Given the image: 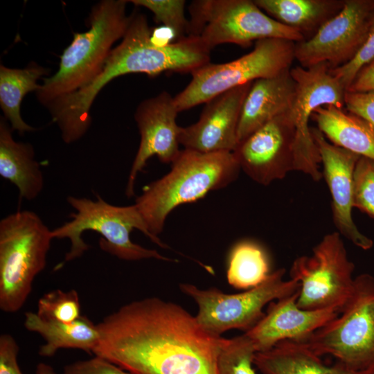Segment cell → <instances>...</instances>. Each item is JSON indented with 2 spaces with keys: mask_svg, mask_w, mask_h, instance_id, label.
I'll list each match as a JSON object with an SVG mask.
<instances>
[{
  "mask_svg": "<svg viewBox=\"0 0 374 374\" xmlns=\"http://www.w3.org/2000/svg\"><path fill=\"white\" fill-rule=\"evenodd\" d=\"M97 327L93 354L132 374H217L227 341L181 306L157 297L125 304Z\"/></svg>",
  "mask_w": 374,
  "mask_h": 374,
  "instance_id": "cell-1",
  "label": "cell"
},
{
  "mask_svg": "<svg viewBox=\"0 0 374 374\" xmlns=\"http://www.w3.org/2000/svg\"><path fill=\"white\" fill-rule=\"evenodd\" d=\"M146 17L131 16L122 42L110 52L99 74L73 92L70 100L81 112H88L99 91L116 77L132 73L155 76L165 71L192 73L210 62L211 50L199 37L188 36L168 44H158Z\"/></svg>",
  "mask_w": 374,
  "mask_h": 374,
  "instance_id": "cell-2",
  "label": "cell"
},
{
  "mask_svg": "<svg viewBox=\"0 0 374 374\" xmlns=\"http://www.w3.org/2000/svg\"><path fill=\"white\" fill-rule=\"evenodd\" d=\"M171 166L168 174L143 188L134 203L157 239L172 210L227 186L240 170L233 152L202 153L184 149Z\"/></svg>",
  "mask_w": 374,
  "mask_h": 374,
  "instance_id": "cell-3",
  "label": "cell"
},
{
  "mask_svg": "<svg viewBox=\"0 0 374 374\" xmlns=\"http://www.w3.org/2000/svg\"><path fill=\"white\" fill-rule=\"evenodd\" d=\"M67 202L75 210V213L70 215L71 220L51 230L53 239L67 238L71 242L69 251L56 269L62 267L64 263L81 257L89 249V246L82 238V233L87 231L98 232L101 235L99 241L100 249L120 259L139 260L154 258L177 261L163 256L155 249L145 248L131 240L130 233L136 229L161 248L168 247L149 232L134 204L114 206L98 195L96 200L69 196Z\"/></svg>",
  "mask_w": 374,
  "mask_h": 374,
  "instance_id": "cell-4",
  "label": "cell"
},
{
  "mask_svg": "<svg viewBox=\"0 0 374 374\" xmlns=\"http://www.w3.org/2000/svg\"><path fill=\"white\" fill-rule=\"evenodd\" d=\"M128 1L106 0L93 8L90 28L74 34L64 51L57 73L45 78L36 93L39 101L49 105L89 83L103 69L113 44L123 38L131 16L126 15Z\"/></svg>",
  "mask_w": 374,
  "mask_h": 374,
  "instance_id": "cell-5",
  "label": "cell"
},
{
  "mask_svg": "<svg viewBox=\"0 0 374 374\" xmlns=\"http://www.w3.org/2000/svg\"><path fill=\"white\" fill-rule=\"evenodd\" d=\"M51 230L34 212L18 211L0 222V308L15 312L24 305L35 276L46 265Z\"/></svg>",
  "mask_w": 374,
  "mask_h": 374,
  "instance_id": "cell-6",
  "label": "cell"
},
{
  "mask_svg": "<svg viewBox=\"0 0 374 374\" xmlns=\"http://www.w3.org/2000/svg\"><path fill=\"white\" fill-rule=\"evenodd\" d=\"M188 10V36L199 37L211 51L223 44L247 47L265 39L304 40L298 31L267 15L254 0H197Z\"/></svg>",
  "mask_w": 374,
  "mask_h": 374,
  "instance_id": "cell-7",
  "label": "cell"
},
{
  "mask_svg": "<svg viewBox=\"0 0 374 374\" xmlns=\"http://www.w3.org/2000/svg\"><path fill=\"white\" fill-rule=\"evenodd\" d=\"M319 355H330L355 371L374 368V277L355 278L352 294L338 315L305 341Z\"/></svg>",
  "mask_w": 374,
  "mask_h": 374,
  "instance_id": "cell-8",
  "label": "cell"
},
{
  "mask_svg": "<svg viewBox=\"0 0 374 374\" xmlns=\"http://www.w3.org/2000/svg\"><path fill=\"white\" fill-rule=\"evenodd\" d=\"M295 43L283 39L258 40L251 52L236 60L209 62L196 69L188 84L174 97L177 110H187L240 85L290 69L295 60Z\"/></svg>",
  "mask_w": 374,
  "mask_h": 374,
  "instance_id": "cell-9",
  "label": "cell"
},
{
  "mask_svg": "<svg viewBox=\"0 0 374 374\" xmlns=\"http://www.w3.org/2000/svg\"><path fill=\"white\" fill-rule=\"evenodd\" d=\"M285 274L284 268L278 269L259 285L233 294L214 287L201 290L188 283L180 284L179 288L197 304L195 317L199 324L209 333L221 336L231 329L246 332L264 317L267 304L299 291V283L285 280Z\"/></svg>",
  "mask_w": 374,
  "mask_h": 374,
  "instance_id": "cell-10",
  "label": "cell"
},
{
  "mask_svg": "<svg viewBox=\"0 0 374 374\" xmlns=\"http://www.w3.org/2000/svg\"><path fill=\"white\" fill-rule=\"evenodd\" d=\"M354 269L340 234L326 235L312 249V255L296 258L291 266L290 278L300 284L298 306L341 310L353 290Z\"/></svg>",
  "mask_w": 374,
  "mask_h": 374,
  "instance_id": "cell-11",
  "label": "cell"
},
{
  "mask_svg": "<svg viewBox=\"0 0 374 374\" xmlns=\"http://www.w3.org/2000/svg\"><path fill=\"white\" fill-rule=\"evenodd\" d=\"M326 64L310 68L296 66L290 73L296 82V96L290 110L294 127V170L301 171L319 181L321 157L309 126L314 111L321 106L332 105L344 108L346 89L332 75Z\"/></svg>",
  "mask_w": 374,
  "mask_h": 374,
  "instance_id": "cell-12",
  "label": "cell"
},
{
  "mask_svg": "<svg viewBox=\"0 0 374 374\" xmlns=\"http://www.w3.org/2000/svg\"><path fill=\"white\" fill-rule=\"evenodd\" d=\"M373 23L374 0H345L341 10L312 38L295 43V60L303 68L343 66L355 56Z\"/></svg>",
  "mask_w": 374,
  "mask_h": 374,
  "instance_id": "cell-13",
  "label": "cell"
},
{
  "mask_svg": "<svg viewBox=\"0 0 374 374\" xmlns=\"http://www.w3.org/2000/svg\"><path fill=\"white\" fill-rule=\"evenodd\" d=\"M294 136L289 111L259 127L233 152L240 169L254 181L267 186L294 170Z\"/></svg>",
  "mask_w": 374,
  "mask_h": 374,
  "instance_id": "cell-14",
  "label": "cell"
},
{
  "mask_svg": "<svg viewBox=\"0 0 374 374\" xmlns=\"http://www.w3.org/2000/svg\"><path fill=\"white\" fill-rule=\"evenodd\" d=\"M178 113L174 97L166 91L138 106L134 118L141 141L127 179L125 195L128 198L134 196L137 175L150 157L157 156L162 163H172L179 154L181 127L177 123Z\"/></svg>",
  "mask_w": 374,
  "mask_h": 374,
  "instance_id": "cell-15",
  "label": "cell"
},
{
  "mask_svg": "<svg viewBox=\"0 0 374 374\" xmlns=\"http://www.w3.org/2000/svg\"><path fill=\"white\" fill-rule=\"evenodd\" d=\"M252 82L229 89L205 103L198 121L181 127L180 145L202 153L233 152L238 144L242 107Z\"/></svg>",
  "mask_w": 374,
  "mask_h": 374,
  "instance_id": "cell-16",
  "label": "cell"
},
{
  "mask_svg": "<svg viewBox=\"0 0 374 374\" xmlns=\"http://www.w3.org/2000/svg\"><path fill=\"white\" fill-rule=\"evenodd\" d=\"M311 133L331 194L332 220L338 233L363 250L371 249L373 240L359 231L352 217L354 171L361 156L333 145L317 128H311Z\"/></svg>",
  "mask_w": 374,
  "mask_h": 374,
  "instance_id": "cell-17",
  "label": "cell"
},
{
  "mask_svg": "<svg viewBox=\"0 0 374 374\" xmlns=\"http://www.w3.org/2000/svg\"><path fill=\"white\" fill-rule=\"evenodd\" d=\"M299 291L271 302L264 317L244 334L257 352L267 351L283 341H305L335 319V308L305 310L297 305Z\"/></svg>",
  "mask_w": 374,
  "mask_h": 374,
  "instance_id": "cell-18",
  "label": "cell"
},
{
  "mask_svg": "<svg viewBox=\"0 0 374 374\" xmlns=\"http://www.w3.org/2000/svg\"><path fill=\"white\" fill-rule=\"evenodd\" d=\"M290 69L252 82L242 107L238 143L269 121L291 109L296 86Z\"/></svg>",
  "mask_w": 374,
  "mask_h": 374,
  "instance_id": "cell-19",
  "label": "cell"
},
{
  "mask_svg": "<svg viewBox=\"0 0 374 374\" xmlns=\"http://www.w3.org/2000/svg\"><path fill=\"white\" fill-rule=\"evenodd\" d=\"M253 364L262 374H374V368L355 371L339 362L326 364L305 342L290 340L257 352Z\"/></svg>",
  "mask_w": 374,
  "mask_h": 374,
  "instance_id": "cell-20",
  "label": "cell"
},
{
  "mask_svg": "<svg viewBox=\"0 0 374 374\" xmlns=\"http://www.w3.org/2000/svg\"><path fill=\"white\" fill-rule=\"evenodd\" d=\"M311 119L333 145L374 161V125L332 105L317 107Z\"/></svg>",
  "mask_w": 374,
  "mask_h": 374,
  "instance_id": "cell-21",
  "label": "cell"
},
{
  "mask_svg": "<svg viewBox=\"0 0 374 374\" xmlns=\"http://www.w3.org/2000/svg\"><path fill=\"white\" fill-rule=\"evenodd\" d=\"M12 130L4 120H1L0 175L18 188L20 199L33 200L43 189V174L34 159L33 147L15 141Z\"/></svg>",
  "mask_w": 374,
  "mask_h": 374,
  "instance_id": "cell-22",
  "label": "cell"
},
{
  "mask_svg": "<svg viewBox=\"0 0 374 374\" xmlns=\"http://www.w3.org/2000/svg\"><path fill=\"white\" fill-rule=\"evenodd\" d=\"M24 324L28 330L38 333L44 339L45 344L39 350L42 357H51L62 348L80 349L93 353L100 339L97 325L85 316L72 323H64L28 312Z\"/></svg>",
  "mask_w": 374,
  "mask_h": 374,
  "instance_id": "cell-23",
  "label": "cell"
},
{
  "mask_svg": "<svg viewBox=\"0 0 374 374\" xmlns=\"http://www.w3.org/2000/svg\"><path fill=\"white\" fill-rule=\"evenodd\" d=\"M345 0H254L271 18L298 31L305 40L343 8Z\"/></svg>",
  "mask_w": 374,
  "mask_h": 374,
  "instance_id": "cell-24",
  "label": "cell"
},
{
  "mask_svg": "<svg viewBox=\"0 0 374 374\" xmlns=\"http://www.w3.org/2000/svg\"><path fill=\"white\" fill-rule=\"evenodd\" d=\"M46 73V69L35 64L23 69L1 65L0 104L12 130L21 134L35 130L21 117L20 105L27 93L39 89L41 85L37 84V80Z\"/></svg>",
  "mask_w": 374,
  "mask_h": 374,
  "instance_id": "cell-25",
  "label": "cell"
},
{
  "mask_svg": "<svg viewBox=\"0 0 374 374\" xmlns=\"http://www.w3.org/2000/svg\"><path fill=\"white\" fill-rule=\"evenodd\" d=\"M270 271V261L265 249L252 240H242L231 249L226 278L237 289L249 290L264 282Z\"/></svg>",
  "mask_w": 374,
  "mask_h": 374,
  "instance_id": "cell-26",
  "label": "cell"
},
{
  "mask_svg": "<svg viewBox=\"0 0 374 374\" xmlns=\"http://www.w3.org/2000/svg\"><path fill=\"white\" fill-rule=\"evenodd\" d=\"M256 353L251 341L244 333L227 339L219 355L217 374H256L253 368Z\"/></svg>",
  "mask_w": 374,
  "mask_h": 374,
  "instance_id": "cell-27",
  "label": "cell"
},
{
  "mask_svg": "<svg viewBox=\"0 0 374 374\" xmlns=\"http://www.w3.org/2000/svg\"><path fill=\"white\" fill-rule=\"evenodd\" d=\"M79 296L75 290H55L44 294L38 301L37 314L41 317L72 323L81 317Z\"/></svg>",
  "mask_w": 374,
  "mask_h": 374,
  "instance_id": "cell-28",
  "label": "cell"
},
{
  "mask_svg": "<svg viewBox=\"0 0 374 374\" xmlns=\"http://www.w3.org/2000/svg\"><path fill=\"white\" fill-rule=\"evenodd\" d=\"M137 6L150 10L157 23L162 24L174 35L175 41L188 36L189 21L185 17L184 0H132Z\"/></svg>",
  "mask_w": 374,
  "mask_h": 374,
  "instance_id": "cell-29",
  "label": "cell"
},
{
  "mask_svg": "<svg viewBox=\"0 0 374 374\" xmlns=\"http://www.w3.org/2000/svg\"><path fill=\"white\" fill-rule=\"evenodd\" d=\"M353 207L374 218V161L364 157L354 171Z\"/></svg>",
  "mask_w": 374,
  "mask_h": 374,
  "instance_id": "cell-30",
  "label": "cell"
},
{
  "mask_svg": "<svg viewBox=\"0 0 374 374\" xmlns=\"http://www.w3.org/2000/svg\"><path fill=\"white\" fill-rule=\"evenodd\" d=\"M374 59V23L368 35L355 55L348 63L343 66L330 69L334 75L342 84L346 90L350 85L358 72Z\"/></svg>",
  "mask_w": 374,
  "mask_h": 374,
  "instance_id": "cell-31",
  "label": "cell"
},
{
  "mask_svg": "<svg viewBox=\"0 0 374 374\" xmlns=\"http://www.w3.org/2000/svg\"><path fill=\"white\" fill-rule=\"evenodd\" d=\"M62 374H132L114 363L95 355L80 360L64 367Z\"/></svg>",
  "mask_w": 374,
  "mask_h": 374,
  "instance_id": "cell-32",
  "label": "cell"
},
{
  "mask_svg": "<svg viewBox=\"0 0 374 374\" xmlns=\"http://www.w3.org/2000/svg\"><path fill=\"white\" fill-rule=\"evenodd\" d=\"M344 105L348 112L365 118L374 125V90L364 92L346 91Z\"/></svg>",
  "mask_w": 374,
  "mask_h": 374,
  "instance_id": "cell-33",
  "label": "cell"
},
{
  "mask_svg": "<svg viewBox=\"0 0 374 374\" xmlns=\"http://www.w3.org/2000/svg\"><path fill=\"white\" fill-rule=\"evenodd\" d=\"M19 346L9 334L0 337V374H24L17 363Z\"/></svg>",
  "mask_w": 374,
  "mask_h": 374,
  "instance_id": "cell-34",
  "label": "cell"
},
{
  "mask_svg": "<svg viewBox=\"0 0 374 374\" xmlns=\"http://www.w3.org/2000/svg\"><path fill=\"white\" fill-rule=\"evenodd\" d=\"M371 90H374V59L358 72L346 91L364 92Z\"/></svg>",
  "mask_w": 374,
  "mask_h": 374,
  "instance_id": "cell-35",
  "label": "cell"
},
{
  "mask_svg": "<svg viewBox=\"0 0 374 374\" xmlns=\"http://www.w3.org/2000/svg\"><path fill=\"white\" fill-rule=\"evenodd\" d=\"M35 374H57L54 368L45 363H39L37 365Z\"/></svg>",
  "mask_w": 374,
  "mask_h": 374,
  "instance_id": "cell-36",
  "label": "cell"
}]
</instances>
